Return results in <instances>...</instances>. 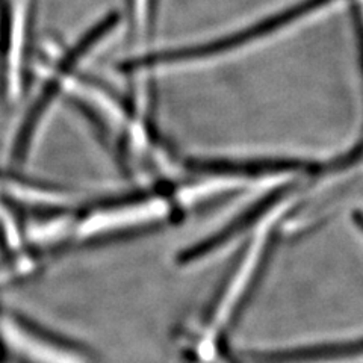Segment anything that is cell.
<instances>
[{
	"instance_id": "1",
	"label": "cell",
	"mask_w": 363,
	"mask_h": 363,
	"mask_svg": "<svg viewBox=\"0 0 363 363\" xmlns=\"http://www.w3.org/2000/svg\"><path fill=\"white\" fill-rule=\"evenodd\" d=\"M0 351L18 363H93L82 348L9 312H0Z\"/></svg>"
},
{
	"instance_id": "3",
	"label": "cell",
	"mask_w": 363,
	"mask_h": 363,
	"mask_svg": "<svg viewBox=\"0 0 363 363\" xmlns=\"http://www.w3.org/2000/svg\"><path fill=\"white\" fill-rule=\"evenodd\" d=\"M247 363H354L363 362V335L245 353Z\"/></svg>"
},
{
	"instance_id": "9",
	"label": "cell",
	"mask_w": 363,
	"mask_h": 363,
	"mask_svg": "<svg viewBox=\"0 0 363 363\" xmlns=\"http://www.w3.org/2000/svg\"><path fill=\"white\" fill-rule=\"evenodd\" d=\"M189 363H200V362H197V360H191Z\"/></svg>"
},
{
	"instance_id": "5",
	"label": "cell",
	"mask_w": 363,
	"mask_h": 363,
	"mask_svg": "<svg viewBox=\"0 0 363 363\" xmlns=\"http://www.w3.org/2000/svg\"><path fill=\"white\" fill-rule=\"evenodd\" d=\"M191 168L204 174L259 177L268 174L315 172L316 165L300 161V159H245V161L209 159V161H192Z\"/></svg>"
},
{
	"instance_id": "4",
	"label": "cell",
	"mask_w": 363,
	"mask_h": 363,
	"mask_svg": "<svg viewBox=\"0 0 363 363\" xmlns=\"http://www.w3.org/2000/svg\"><path fill=\"white\" fill-rule=\"evenodd\" d=\"M286 191H288L286 188H279L276 191L269 192V194H267L265 197L252 204V208L244 211L240 217H236L233 221H230L225 227H223L218 233H215L209 236L208 240H204L196 245L184 250V252H182L177 257L179 264L188 265L192 262H197V260H200L201 257L208 256L212 252H215V250L221 248L224 244L233 240L235 236L245 232L248 227H252L264 213H267L276 203H279L283 197H285Z\"/></svg>"
},
{
	"instance_id": "8",
	"label": "cell",
	"mask_w": 363,
	"mask_h": 363,
	"mask_svg": "<svg viewBox=\"0 0 363 363\" xmlns=\"http://www.w3.org/2000/svg\"><path fill=\"white\" fill-rule=\"evenodd\" d=\"M353 221H354V224L359 227V229L363 232V212L356 211V212L353 213Z\"/></svg>"
},
{
	"instance_id": "7",
	"label": "cell",
	"mask_w": 363,
	"mask_h": 363,
	"mask_svg": "<svg viewBox=\"0 0 363 363\" xmlns=\"http://www.w3.org/2000/svg\"><path fill=\"white\" fill-rule=\"evenodd\" d=\"M209 363H238L236 360L232 359V356L227 353L225 348H224V344L218 348L217 354H215V357L209 362Z\"/></svg>"
},
{
	"instance_id": "2",
	"label": "cell",
	"mask_w": 363,
	"mask_h": 363,
	"mask_svg": "<svg viewBox=\"0 0 363 363\" xmlns=\"http://www.w3.org/2000/svg\"><path fill=\"white\" fill-rule=\"evenodd\" d=\"M161 199H143L96 209L72 225L76 241L104 240L149 227L161 217Z\"/></svg>"
},
{
	"instance_id": "6",
	"label": "cell",
	"mask_w": 363,
	"mask_h": 363,
	"mask_svg": "<svg viewBox=\"0 0 363 363\" xmlns=\"http://www.w3.org/2000/svg\"><path fill=\"white\" fill-rule=\"evenodd\" d=\"M354 17H356V32H357V41H359L360 62H362V70H363V11L359 5L354 8Z\"/></svg>"
}]
</instances>
